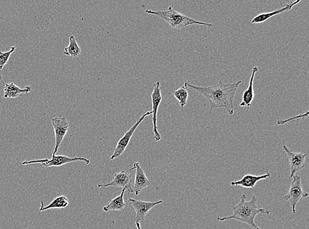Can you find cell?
Listing matches in <instances>:
<instances>
[{"label": "cell", "mask_w": 309, "mask_h": 229, "mask_svg": "<svg viewBox=\"0 0 309 229\" xmlns=\"http://www.w3.org/2000/svg\"><path fill=\"white\" fill-rule=\"evenodd\" d=\"M184 83L188 89L195 90L207 99L211 106L210 112L213 108H223L230 115L234 114V96L241 81L234 83H223L220 81L218 84L208 87L196 86L187 82Z\"/></svg>", "instance_id": "6da1fadb"}, {"label": "cell", "mask_w": 309, "mask_h": 229, "mask_svg": "<svg viewBox=\"0 0 309 229\" xmlns=\"http://www.w3.org/2000/svg\"><path fill=\"white\" fill-rule=\"evenodd\" d=\"M246 196L244 194L241 196V200L238 204L232 207V216L229 217H218L217 220L219 221H225L230 220V219H235V220L242 222V223L248 224L249 225L252 226L255 229H260L255 223V217L258 215L266 214L269 215L271 212L266 209L258 208L257 205V199L255 195L253 196L251 200L249 202L246 201Z\"/></svg>", "instance_id": "7a4b0ae2"}, {"label": "cell", "mask_w": 309, "mask_h": 229, "mask_svg": "<svg viewBox=\"0 0 309 229\" xmlns=\"http://www.w3.org/2000/svg\"><path fill=\"white\" fill-rule=\"evenodd\" d=\"M146 13L158 16L159 17L165 20L170 27L177 29H183V28L193 25H204L207 27L213 26V25L210 24V23L198 22V21L193 20L188 16L177 12L171 6L166 11L147 10Z\"/></svg>", "instance_id": "3957f363"}, {"label": "cell", "mask_w": 309, "mask_h": 229, "mask_svg": "<svg viewBox=\"0 0 309 229\" xmlns=\"http://www.w3.org/2000/svg\"><path fill=\"white\" fill-rule=\"evenodd\" d=\"M76 161H84L87 165H89L91 161L89 159L84 158V157H76L71 158L66 156H55L52 155V159H40V160H34L30 161L23 162V165H31V164H40L41 166L43 167H57V166H61L66 165V164L73 163Z\"/></svg>", "instance_id": "277c9868"}, {"label": "cell", "mask_w": 309, "mask_h": 229, "mask_svg": "<svg viewBox=\"0 0 309 229\" xmlns=\"http://www.w3.org/2000/svg\"><path fill=\"white\" fill-rule=\"evenodd\" d=\"M308 194L305 193L302 188L301 177L295 175L293 177V180L291 182L289 191L286 195L283 196V199L290 202L292 208L293 214H295L296 210L295 207L297 203L301 199L307 198Z\"/></svg>", "instance_id": "5b68a950"}, {"label": "cell", "mask_w": 309, "mask_h": 229, "mask_svg": "<svg viewBox=\"0 0 309 229\" xmlns=\"http://www.w3.org/2000/svg\"><path fill=\"white\" fill-rule=\"evenodd\" d=\"M152 114V111H150V112H147L145 113V115H143L142 117L135 122V124H134L126 133H125L123 137L120 139L119 142H117V146L115 147L114 154H113L112 156L110 157L111 160H114L115 159L119 158V157L123 154L125 151H126L127 147H128L129 142H130L131 138H132L134 133H135L136 129L138 128V126H139L140 123L144 120L145 118Z\"/></svg>", "instance_id": "8992f818"}, {"label": "cell", "mask_w": 309, "mask_h": 229, "mask_svg": "<svg viewBox=\"0 0 309 229\" xmlns=\"http://www.w3.org/2000/svg\"><path fill=\"white\" fill-rule=\"evenodd\" d=\"M152 105V123H153V132L154 134V140L156 142H159L161 140V136L158 132V128H157V112L159 106H160L161 99L160 83L157 82L154 85L153 91L151 94Z\"/></svg>", "instance_id": "52a82bcc"}, {"label": "cell", "mask_w": 309, "mask_h": 229, "mask_svg": "<svg viewBox=\"0 0 309 229\" xmlns=\"http://www.w3.org/2000/svg\"><path fill=\"white\" fill-rule=\"evenodd\" d=\"M52 124L55 133V147L52 155H55L58 151L65 136L68 133L69 122L66 117H57L52 119Z\"/></svg>", "instance_id": "ba28073f"}, {"label": "cell", "mask_w": 309, "mask_h": 229, "mask_svg": "<svg viewBox=\"0 0 309 229\" xmlns=\"http://www.w3.org/2000/svg\"><path fill=\"white\" fill-rule=\"evenodd\" d=\"M162 203L163 201L161 200L149 202L136 200L129 198V203L132 205L136 212L135 223H140V222L144 221L148 212L151 211L152 208L156 206L157 205L161 204Z\"/></svg>", "instance_id": "9c48e42d"}, {"label": "cell", "mask_w": 309, "mask_h": 229, "mask_svg": "<svg viewBox=\"0 0 309 229\" xmlns=\"http://www.w3.org/2000/svg\"><path fill=\"white\" fill-rule=\"evenodd\" d=\"M283 149L284 150L286 154H287L288 159L290 161V178H293L294 176L296 175L297 173L299 172L304 168V161L307 154H303V152H295L290 150L289 148L283 145Z\"/></svg>", "instance_id": "30bf717a"}, {"label": "cell", "mask_w": 309, "mask_h": 229, "mask_svg": "<svg viewBox=\"0 0 309 229\" xmlns=\"http://www.w3.org/2000/svg\"><path fill=\"white\" fill-rule=\"evenodd\" d=\"M98 188H108V187H120L126 188L129 193H133L131 187V177L126 171L123 170L117 173L114 176L112 181L107 184H98Z\"/></svg>", "instance_id": "8fae6325"}, {"label": "cell", "mask_w": 309, "mask_h": 229, "mask_svg": "<svg viewBox=\"0 0 309 229\" xmlns=\"http://www.w3.org/2000/svg\"><path fill=\"white\" fill-rule=\"evenodd\" d=\"M133 169H135L136 172L133 190L135 195L138 196L140 192L151 185V182L148 179L144 169L140 166L139 163H134L133 166L131 168L130 171Z\"/></svg>", "instance_id": "7c38bea8"}, {"label": "cell", "mask_w": 309, "mask_h": 229, "mask_svg": "<svg viewBox=\"0 0 309 229\" xmlns=\"http://www.w3.org/2000/svg\"><path fill=\"white\" fill-rule=\"evenodd\" d=\"M270 177H271V173H270L260 176H253L248 174L244 175L238 181L231 182V185L232 186H241L245 188H253L255 186V184L260 180L269 179Z\"/></svg>", "instance_id": "4fadbf2b"}, {"label": "cell", "mask_w": 309, "mask_h": 229, "mask_svg": "<svg viewBox=\"0 0 309 229\" xmlns=\"http://www.w3.org/2000/svg\"><path fill=\"white\" fill-rule=\"evenodd\" d=\"M300 2H301V0H297V1L295 2H291L290 3L285 4L284 6L281 7V8L277 9V10L272 11V12L259 14V15L256 16L255 17L253 18V20L251 21V23H264L265 22H266V21L270 20L271 17H274V16L287 12V11L292 9L293 7L298 4Z\"/></svg>", "instance_id": "5bb4252c"}, {"label": "cell", "mask_w": 309, "mask_h": 229, "mask_svg": "<svg viewBox=\"0 0 309 229\" xmlns=\"http://www.w3.org/2000/svg\"><path fill=\"white\" fill-rule=\"evenodd\" d=\"M258 71L257 67H254L252 69V74H251V77L250 81H249V87L248 89L244 91L243 94V100L241 103H240V106L241 107H246V110L249 111L251 105H252L254 97H255V92H254L253 89V82L254 79H255V74Z\"/></svg>", "instance_id": "9a60e30c"}, {"label": "cell", "mask_w": 309, "mask_h": 229, "mask_svg": "<svg viewBox=\"0 0 309 229\" xmlns=\"http://www.w3.org/2000/svg\"><path fill=\"white\" fill-rule=\"evenodd\" d=\"M32 89L30 86H27L24 89L20 88L14 84V83H8L5 85L4 91L5 99H15L22 96V94H27L31 92Z\"/></svg>", "instance_id": "2e32d148"}, {"label": "cell", "mask_w": 309, "mask_h": 229, "mask_svg": "<svg viewBox=\"0 0 309 229\" xmlns=\"http://www.w3.org/2000/svg\"><path fill=\"white\" fill-rule=\"evenodd\" d=\"M126 189L123 188L121 193L117 197L110 200L108 204L103 207L104 211L106 212L110 211H123L126 206L124 202V194L126 193Z\"/></svg>", "instance_id": "e0dca14e"}, {"label": "cell", "mask_w": 309, "mask_h": 229, "mask_svg": "<svg viewBox=\"0 0 309 229\" xmlns=\"http://www.w3.org/2000/svg\"><path fill=\"white\" fill-rule=\"evenodd\" d=\"M41 207L39 211L44 212L46 210L51 209H61V208H66L68 206L69 201V199L66 196H58L55 198L52 202L48 205L47 206L44 205L43 201H41Z\"/></svg>", "instance_id": "ac0fdd59"}, {"label": "cell", "mask_w": 309, "mask_h": 229, "mask_svg": "<svg viewBox=\"0 0 309 229\" xmlns=\"http://www.w3.org/2000/svg\"><path fill=\"white\" fill-rule=\"evenodd\" d=\"M81 50L78 45L75 36L71 35L69 37V43L68 46L65 48L64 54L72 58H78L79 56Z\"/></svg>", "instance_id": "d6986e66"}, {"label": "cell", "mask_w": 309, "mask_h": 229, "mask_svg": "<svg viewBox=\"0 0 309 229\" xmlns=\"http://www.w3.org/2000/svg\"><path fill=\"white\" fill-rule=\"evenodd\" d=\"M188 88L187 87L186 83H184L183 86L179 88L173 92V94L175 99L178 101L179 105L183 108L188 103V99L189 97Z\"/></svg>", "instance_id": "ffe728a7"}, {"label": "cell", "mask_w": 309, "mask_h": 229, "mask_svg": "<svg viewBox=\"0 0 309 229\" xmlns=\"http://www.w3.org/2000/svg\"><path fill=\"white\" fill-rule=\"evenodd\" d=\"M15 50L16 48L13 46V47H11V49L8 51V52H2V51H0V70L3 69L4 67L8 63L11 55L12 54Z\"/></svg>", "instance_id": "44dd1931"}, {"label": "cell", "mask_w": 309, "mask_h": 229, "mask_svg": "<svg viewBox=\"0 0 309 229\" xmlns=\"http://www.w3.org/2000/svg\"><path fill=\"white\" fill-rule=\"evenodd\" d=\"M308 116V111H306L304 114H301L298 116H296V117L291 118L290 119H286L284 120L279 119L278 121H277V124L278 125H283L285 123H287L288 122H291L292 120H303L304 119H306L307 118Z\"/></svg>", "instance_id": "7402d4cb"}, {"label": "cell", "mask_w": 309, "mask_h": 229, "mask_svg": "<svg viewBox=\"0 0 309 229\" xmlns=\"http://www.w3.org/2000/svg\"><path fill=\"white\" fill-rule=\"evenodd\" d=\"M135 226L137 229H141V227H140V223H135Z\"/></svg>", "instance_id": "603a6c76"}, {"label": "cell", "mask_w": 309, "mask_h": 229, "mask_svg": "<svg viewBox=\"0 0 309 229\" xmlns=\"http://www.w3.org/2000/svg\"><path fill=\"white\" fill-rule=\"evenodd\" d=\"M2 78V75H0V80H1Z\"/></svg>", "instance_id": "cb8c5ba5"}]
</instances>
